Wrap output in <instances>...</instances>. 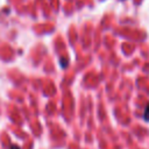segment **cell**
Returning a JSON list of instances; mask_svg holds the SVG:
<instances>
[{
  "label": "cell",
  "instance_id": "obj_1",
  "mask_svg": "<svg viewBox=\"0 0 149 149\" xmlns=\"http://www.w3.org/2000/svg\"><path fill=\"white\" fill-rule=\"evenodd\" d=\"M143 119H144L146 121H149V102L146 105L144 113H143Z\"/></svg>",
  "mask_w": 149,
  "mask_h": 149
},
{
  "label": "cell",
  "instance_id": "obj_3",
  "mask_svg": "<svg viewBox=\"0 0 149 149\" xmlns=\"http://www.w3.org/2000/svg\"><path fill=\"white\" fill-rule=\"evenodd\" d=\"M9 149H21V148H20V147H19V146H16V144H12V146H10V148H9Z\"/></svg>",
  "mask_w": 149,
  "mask_h": 149
},
{
  "label": "cell",
  "instance_id": "obj_2",
  "mask_svg": "<svg viewBox=\"0 0 149 149\" xmlns=\"http://www.w3.org/2000/svg\"><path fill=\"white\" fill-rule=\"evenodd\" d=\"M61 64H62V66H63V68H65V66L68 65V62H66V59H64V58H61Z\"/></svg>",
  "mask_w": 149,
  "mask_h": 149
}]
</instances>
